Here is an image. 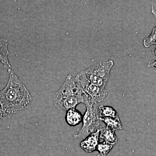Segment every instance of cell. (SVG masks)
Listing matches in <instances>:
<instances>
[{
	"instance_id": "1",
	"label": "cell",
	"mask_w": 156,
	"mask_h": 156,
	"mask_svg": "<svg viewBox=\"0 0 156 156\" xmlns=\"http://www.w3.org/2000/svg\"><path fill=\"white\" fill-rule=\"evenodd\" d=\"M9 79L5 88L0 91V104L4 120L7 119L28 107L31 102V96L14 71L8 69Z\"/></svg>"
},
{
	"instance_id": "2",
	"label": "cell",
	"mask_w": 156,
	"mask_h": 156,
	"mask_svg": "<svg viewBox=\"0 0 156 156\" xmlns=\"http://www.w3.org/2000/svg\"><path fill=\"white\" fill-rule=\"evenodd\" d=\"M53 101L56 108L60 111H67L76 108L79 104H84L83 92L72 76H67L64 83L54 95Z\"/></svg>"
},
{
	"instance_id": "3",
	"label": "cell",
	"mask_w": 156,
	"mask_h": 156,
	"mask_svg": "<svg viewBox=\"0 0 156 156\" xmlns=\"http://www.w3.org/2000/svg\"><path fill=\"white\" fill-rule=\"evenodd\" d=\"M84 104L86 107V111L83 116V124L81 129L77 134H75L74 138H86L99 129L101 121L98 113V103L88 98H84Z\"/></svg>"
},
{
	"instance_id": "4",
	"label": "cell",
	"mask_w": 156,
	"mask_h": 156,
	"mask_svg": "<svg viewBox=\"0 0 156 156\" xmlns=\"http://www.w3.org/2000/svg\"><path fill=\"white\" fill-rule=\"evenodd\" d=\"M114 64L112 60L102 62L81 72L89 82L105 89Z\"/></svg>"
},
{
	"instance_id": "5",
	"label": "cell",
	"mask_w": 156,
	"mask_h": 156,
	"mask_svg": "<svg viewBox=\"0 0 156 156\" xmlns=\"http://www.w3.org/2000/svg\"><path fill=\"white\" fill-rule=\"evenodd\" d=\"M75 80L77 85L83 92L84 98H87L98 103L107 96L106 89L89 82L82 72L76 76Z\"/></svg>"
},
{
	"instance_id": "6",
	"label": "cell",
	"mask_w": 156,
	"mask_h": 156,
	"mask_svg": "<svg viewBox=\"0 0 156 156\" xmlns=\"http://www.w3.org/2000/svg\"><path fill=\"white\" fill-rule=\"evenodd\" d=\"M99 135L100 130L98 129L81 141L80 144L81 148L87 153H92L96 151L99 144Z\"/></svg>"
},
{
	"instance_id": "7",
	"label": "cell",
	"mask_w": 156,
	"mask_h": 156,
	"mask_svg": "<svg viewBox=\"0 0 156 156\" xmlns=\"http://www.w3.org/2000/svg\"><path fill=\"white\" fill-rule=\"evenodd\" d=\"M83 119V115L76 108L70 109L66 112V122L70 126L75 127L78 126L82 122Z\"/></svg>"
},
{
	"instance_id": "8",
	"label": "cell",
	"mask_w": 156,
	"mask_h": 156,
	"mask_svg": "<svg viewBox=\"0 0 156 156\" xmlns=\"http://www.w3.org/2000/svg\"><path fill=\"white\" fill-rule=\"evenodd\" d=\"M8 40L0 38V61L4 67L11 69V65L9 59V51L8 50Z\"/></svg>"
},
{
	"instance_id": "9",
	"label": "cell",
	"mask_w": 156,
	"mask_h": 156,
	"mask_svg": "<svg viewBox=\"0 0 156 156\" xmlns=\"http://www.w3.org/2000/svg\"><path fill=\"white\" fill-rule=\"evenodd\" d=\"M99 138L103 140L104 141L115 145L118 142V137L115 131L106 127L99 128Z\"/></svg>"
},
{
	"instance_id": "10",
	"label": "cell",
	"mask_w": 156,
	"mask_h": 156,
	"mask_svg": "<svg viewBox=\"0 0 156 156\" xmlns=\"http://www.w3.org/2000/svg\"><path fill=\"white\" fill-rule=\"evenodd\" d=\"M101 122L104 123L107 127L114 131L122 129V125L119 117L116 118H99Z\"/></svg>"
},
{
	"instance_id": "11",
	"label": "cell",
	"mask_w": 156,
	"mask_h": 156,
	"mask_svg": "<svg viewBox=\"0 0 156 156\" xmlns=\"http://www.w3.org/2000/svg\"><path fill=\"white\" fill-rule=\"evenodd\" d=\"M98 113L99 118H116L119 117L118 112L113 108L105 106L103 105L98 106Z\"/></svg>"
},
{
	"instance_id": "12",
	"label": "cell",
	"mask_w": 156,
	"mask_h": 156,
	"mask_svg": "<svg viewBox=\"0 0 156 156\" xmlns=\"http://www.w3.org/2000/svg\"><path fill=\"white\" fill-rule=\"evenodd\" d=\"M151 12L156 20V10L153 6H151ZM143 43L146 48H149L152 45H156V25L151 34L143 40Z\"/></svg>"
},
{
	"instance_id": "13",
	"label": "cell",
	"mask_w": 156,
	"mask_h": 156,
	"mask_svg": "<svg viewBox=\"0 0 156 156\" xmlns=\"http://www.w3.org/2000/svg\"><path fill=\"white\" fill-rule=\"evenodd\" d=\"M114 146L105 141L98 144L96 149L98 153L97 156H106L112 151Z\"/></svg>"
},
{
	"instance_id": "14",
	"label": "cell",
	"mask_w": 156,
	"mask_h": 156,
	"mask_svg": "<svg viewBox=\"0 0 156 156\" xmlns=\"http://www.w3.org/2000/svg\"><path fill=\"white\" fill-rule=\"evenodd\" d=\"M147 67L148 68L155 67L156 68V60L149 61L147 64Z\"/></svg>"
},
{
	"instance_id": "15",
	"label": "cell",
	"mask_w": 156,
	"mask_h": 156,
	"mask_svg": "<svg viewBox=\"0 0 156 156\" xmlns=\"http://www.w3.org/2000/svg\"><path fill=\"white\" fill-rule=\"evenodd\" d=\"M0 119H4L2 109V106H1V104H0Z\"/></svg>"
},
{
	"instance_id": "16",
	"label": "cell",
	"mask_w": 156,
	"mask_h": 156,
	"mask_svg": "<svg viewBox=\"0 0 156 156\" xmlns=\"http://www.w3.org/2000/svg\"><path fill=\"white\" fill-rule=\"evenodd\" d=\"M152 52V53L155 56H156V47L153 49Z\"/></svg>"
}]
</instances>
